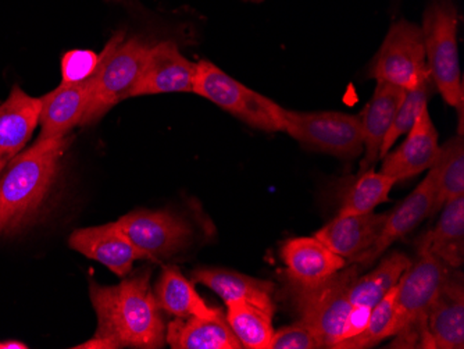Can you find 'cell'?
I'll return each mask as SVG.
<instances>
[{"label": "cell", "mask_w": 464, "mask_h": 349, "mask_svg": "<svg viewBox=\"0 0 464 349\" xmlns=\"http://www.w3.org/2000/svg\"><path fill=\"white\" fill-rule=\"evenodd\" d=\"M98 317L95 337L78 349H159L166 345V323L150 286V270L122 277L116 286L90 281Z\"/></svg>", "instance_id": "1"}, {"label": "cell", "mask_w": 464, "mask_h": 349, "mask_svg": "<svg viewBox=\"0 0 464 349\" xmlns=\"http://www.w3.org/2000/svg\"><path fill=\"white\" fill-rule=\"evenodd\" d=\"M69 137L36 140L13 158L0 173V234L24 228L51 194Z\"/></svg>", "instance_id": "2"}, {"label": "cell", "mask_w": 464, "mask_h": 349, "mask_svg": "<svg viewBox=\"0 0 464 349\" xmlns=\"http://www.w3.org/2000/svg\"><path fill=\"white\" fill-rule=\"evenodd\" d=\"M440 257L420 245L419 259L411 262L396 286L395 315L392 337L396 348H416V338H421L423 348H430L427 314L450 273Z\"/></svg>", "instance_id": "3"}, {"label": "cell", "mask_w": 464, "mask_h": 349, "mask_svg": "<svg viewBox=\"0 0 464 349\" xmlns=\"http://www.w3.org/2000/svg\"><path fill=\"white\" fill-rule=\"evenodd\" d=\"M150 46L142 38L125 39L121 34L109 41L91 77L90 103L81 126H92L119 102L132 98Z\"/></svg>", "instance_id": "4"}, {"label": "cell", "mask_w": 464, "mask_h": 349, "mask_svg": "<svg viewBox=\"0 0 464 349\" xmlns=\"http://www.w3.org/2000/svg\"><path fill=\"white\" fill-rule=\"evenodd\" d=\"M362 270L361 266L349 263L322 283L302 286L289 281V296L299 319L312 328L324 348H334L343 340L352 309L349 286Z\"/></svg>", "instance_id": "5"}, {"label": "cell", "mask_w": 464, "mask_h": 349, "mask_svg": "<svg viewBox=\"0 0 464 349\" xmlns=\"http://www.w3.org/2000/svg\"><path fill=\"white\" fill-rule=\"evenodd\" d=\"M194 93L242 120L253 129L285 132V109L267 96L250 90L208 60L197 63Z\"/></svg>", "instance_id": "6"}, {"label": "cell", "mask_w": 464, "mask_h": 349, "mask_svg": "<svg viewBox=\"0 0 464 349\" xmlns=\"http://www.w3.org/2000/svg\"><path fill=\"white\" fill-rule=\"evenodd\" d=\"M458 10L450 0H434L424 15L423 31L430 77L448 105L464 99L458 48Z\"/></svg>", "instance_id": "7"}, {"label": "cell", "mask_w": 464, "mask_h": 349, "mask_svg": "<svg viewBox=\"0 0 464 349\" xmlns=\"http://www.w3.org/2000/svg\"><path fill=\"white\" fill-rule=\"evenodd\" d=\"M285 132L304 147L353 160L363 153L361 117L341 111H286Z\"/></svg>", "instance_id": "8"}, {"label": "cell", "mask_w": 464, "mask_h": 349, "mask_svg": "<svg viewBox=\"0 0 464 349\" xmlns=\"http://www.w3.org/2000/svg\"><path fill=\"white\" fill-rule=\"evenodd\" d=\"M369 77L409 91L430 80L421 27L401 20L388 31Z\"/></svg>", "instance_id": "9"}, {"label": "cell", "mask_w": 464, "mask_h": 349, "mask_svg": "<svg viewBox=\"0 0 464 349\" xmlns=\"http://www.w3.org/2000/svg\"><path fill=\"white\" fill-rule=\"evenodd\" d=\"M146 259H163L187 248L194 231L184 218L167 210H135L117 220Z\"/></svg>", "instance_id": "10"}, {"label": "cell", "mask_w": 464, "mask_h": 349, "mask_svg": "<svg viewBox=\"0 0 464 349\" xmlns=\"http://www.w3.org/2000/svg\"><path fill=\"white\" fill-rule=\"evenodd\" d=\"M429 170L426 179L420 182L414 191L399 207H396L395 210L388 213L384 228L374 244L352 263L361 266L362 269H366L372 263L377 262L390 249L393 242L411 233L424 218L429 216L431 218L435 195V174L431 168Z\"/></svg>", "instance_id": "11"}, {"label": "cell", "mask_w": 464, "mask_h": 349, "mask_svg": "<svg viewBox=\"0 0 464 349\" xmlns=\"http://www.w3.org/2000/svg\"><path fill=\"white\" fill-rule=\"evenodd\" d=\"M197 63H192L171 41L150 46L134 96L194 92Z\"/></svg>", "instance_id": "12"}, {"label": "cell", "mask_w": 464, "mask_h": 349, "mask_svg": "<svg viewBox=\"0 0 464 349\" xmlns=\"http://www.w3.org/2000/svg\"><path fill=\"white\" fill-rule=\"evenodd\" d=\"M69 245L78 254L101 262L119 277L129 276L137 260L146 259L117 221L72 231Z\"/></svg>", "instance_id": "13"}, {"label": "cell", "mask_w": 464, "mask_h": 349, "mask_svg": "<svg viewBox=\"0 0 464 349\" xmlns=\"http://www.w3.org/2000/svg\"><path fill=\"white\" fill-rule=\"evenodd\" d=\"M438 138L437 129L427 106L417 117L406 140L382 158L384 161L380 171L398 182L429 170L440 153Z\"/></svg>", "instance_id": "14"}, {"label": "cell", "mask_w": 464, "mask_h": 349, "mask_svg": "<svg viewBox=\"0 0 464 349\" xmlns=\"http://www.w3.org/2000/svg\"><path fill=\"white\" fill-rule=\"evenodd\" d=\"M452 270L427 314L430 348H464L463 276Z\"/></svg>", "instance_id": "15"}, {"label": "cell", "mask_w": 464, "mask_h": 349, "mask_svg": "<svg viewBox=\"0 0 464 349\" xmlns=\"http://www.w3.org/2000/svg\"><path fill=\"white\" fill-rule=\"evenodd\" d=\"M281 259L288 280L302 286L322 283L349 265L314 236L286 239L281 247Z\"/></svg>", "instance_id": "16"}, {"label": "cell", "mask_w": 464, "mask_h": 349, "mask_svg": "<svg viewBox=\"0 0 464 349\" xmlns=\"http://www.w3.org/2000/svg\"><path fill=\"white\" fill-rule=\"evenodd\" d=\"M42 99L28 95L14 85L0 105V173L13 158L23 152L39 126Z\"/></svg>", "instance_id": "17"}, {"label": "cell", "mask_w": 464, "mask_h": 349, "mask_svg": "<svg viewBox=\"0 0 464 349\" xmlns=\"http://www.w3.org/2000/svg\"><path fill=\"white\" fill-rule=\"evenodd\" d=\"M91 96V78L80 82H62L56 90L42 96L39 132L36 140L67 137L81 126Z\"/></svg>", "instance_id": "18"}, {"label": "cell", "mask_w": 464, "mask_h": 349, "mask_svg": "<svg viewBox=\"0 0 464 349\" xmlns=\"http://www.w3.org/2000/svg\"><path fill=\"white\" fill-rule=\"evenodd\" d=\"M388 213H363V215L336 216L314 234L315 238L340 255L348 263L374 244L382 233Z\"/></svg>", "instance_id": "19"}, {"label": "cell", "mask_w": 464, "mask_h": 349, "mask_svg": "<svg viewBox=\"0 0 464 349\" xmlns=\"http://www.w3.org/2000/svg\"><path fill=\"white\" fill-rule=\"evenodd\" d=\"M405 90L387 84L377 82L374 95L370 99L361 117L362 130H363V159L361 160V170L366 171L374 169L378 160H382V150L385 137L392 126Z\"/></svg>", "instance_id": "20"}, {"label": "cell", "mask_w": 464, "mask_h": 349, "mask_svg": "<svg viewBox=\"0 0 464 349\" xmlns=\"http://www.w3.org/2000/svg\"><path fill=\"white\" fill-rule=\"evenodd\" d=\"M192 280L210 288L226 302V305L246 302L268 314L274 315L276 312V304L273 299L276 286L271 281L232 272V270L218 269V267H203V269L195 270L192 273Z\"/></svg>", "instance_id": "21"}, {"label": "cell", "mask_w": 464, "mask_h": 349, "mask_svg": "<svg viewBox=\"0 0 464 349\" xmlns=\"http://www.w3.org/2000/svg\"><path fill=\"white\" fill-rule=\"evenodd\" d=\"M153 293L161 312L179 319L194 316L215 319L223 315L218 307L206 304L195 290L194 283L188 280L177 266H166L161 270Z\"/></svg>", "instance_id": "22"}, {"label": "cell", "mask_w": 464, "mask_h": 349, "mask_svg": "<svg viewBox=\"0 0 464 349\" xmlns=\"http://www.w3.org/2000/svg\"><path fill=\"white\" fill-rule=\"evenodd\" d=\"M166 344L173 349H241L226 316L215 319L176 317L166 328Z\"/></svg>", "instance_id": "23"}, {"label": "cell", "mask_w": 464, "mask_h": 349, "mask_svg": "<svg viewBox=\"0 0 464 349\" xmlns=\"http://www.w3.org/2000/svg\"><path fill=\"white\" fill-rule=\"evenodd\" d=\"M440 220L421 244L440 257L450 269H459L464 262V197L445 203Z\"/></svg>", "instance_id": "24"}, {"label": "cell", "mask_w": 464, "mask_h": 349, "mask_svg": "<svg viewBox=\"0 0 464 349\" xmlns=\"http://www.w3.org/2000/svg\"><path fill=\"white\" fill-rule=\"evenodd\" d=\"M396 179L370 169L348 179L340 189V210L336 216L363 215L390 199Z\"/></svg>", "instance_id": "25"}, {"label": "cell", "mask_w": 464, "mask_h": 349, "mask_svg": "<svg viewBox=\"0 0 464 349\" xmlns=\"http://www.w3.org/2000/svg\"><path fill=\"white\" fill-rule=\"evenodd\" d=\"M411 260L402 252H392L380 260L377 267L364 276H357L349 286L352 305L372 307L382 301L393 286H398L403 273L411 267Z\"/></svg>", "instance_id": "26"}, {"label": "cell", "mask_w": 464, "mask_h": 349, "mask_svg": "<svg viewBox=\"0 0 464 349\" xmlns=\"http://www.w3.org/2000/svg\"><path fill=\"white\" fill-rule=\"evenodd\" d=\"M435 174V195L432 216L440 213L445 203L464 197V140L456 134L440 148L431 166Z\"/></svg>", "instance_id": "27"}, {"label": "cell", "mask_w": 464, "mask_h": 349, "mask_svg": "<svg viewBox=\"0 0 464 349\" xmlns=\"http://www.w3.org/2000/svg\"><path fill=\"white\" fill-rule=\"evenodd\" d=\"M227 323L242 348L268 349L273 338V315L246 302L227 304Z\"/></svg>", "instance_id": "28"}, {"label": "cell", "mask_w": 464, "mask_h": 349, "mask_svg": "<svg viewBox=\"0 0 464 349\" xmlns=\"http://www.w3.org/2000/svg\"><path fill=\"white\" fill-rule=\"evenodd\" d=\"M396 286L374 305L366 328L361 334L336 344L334 349H366L392 337L393 315H395Z\"/></svg>", "instance_id": "29"}, {"label": "cell", "mask_w": 464, "mask_h": 349, "mask_svg": "<svg viewBox=\"0 0 464 349\" xmlns=\"http://www.w3.org/2000/svg\"><path fill=\"white\" fill-rule=\"evenodd\" d=\"M431 78L424 81L421 84L417 85L413 90L406 91L398 111H396L395 119H393L392 126L385 137L384 145L382 150V159L392 150L396 141L403 135L411 131L414 126L417 117L424 109L429 106L430 90H431Z\"/></svg>", "instance_id": "30"}, {"label": "cell", "mask_w": 464, "mask_h": 349, "mask_svg": "<svg viewBox=\"0 0 464 349\" xmlns=\"http://www.w3.org/2000/svg\"><path fill=\"white\" fill-rule=\"evenodd\" d=\"M324 348L306 323L299 320L294 325H285L278 332H274L268 349H320Z\"/></svg>", "instance_id": "31"}, {"label": "cell", "mask_w": 464, "mask_h": 349, "mask_svg": "<svg viewBox=\"0 0 464 349\" xmlns=\"http://www.w3.org/2000/svg\"><path fill=\"white\" fill-rule=\"evenodd\" d=\"M101 54L92 51H70L62 59V82H80L92 77Z\"/></svg>", "instance_id": "32"}, {"label": "cell", "mask_w": 464, "mask_h": 349, "mask_svg": "<svg viewBox=\"0 0 464 349\" xmlns=\"http://www.w3.org/2000/svg\"><path fill=\"white\" fill-rule=\"evenodd\" d=\"M372 307L363 306V305H352L351 312H349L348 320H346L345 333H343V340L361 334L366 328L369 322L370 314Z\"/></svg>", "instance_id": "33"}, {"label": "cell", "mask_w": 464, "mask_h": 349, "mask_svg": "<svg viewBox=\"0 0 464 349\" xmlns=\"http://www.w3.org/2000/svg\"><path fill=\"white\" fill-rule=\"evenodd\" d=\"M0 349H28V345L15 340L0 341Z\"/></svg>", "instance_id": "34"}, {"label": "cell", "mask_w": 464, "mask_h": 349, "mask_svg": "<svg viewBox=\"0 0 464 349\" xmlns=\"http://www.w3.org/2000/svg\"><path fill=\"white\" fill-rule=\"evenodd\" d=\"M244 2H250V4H262L265 0H244Z\"/></svg>", "instance_id": "35"}]
</instances>
